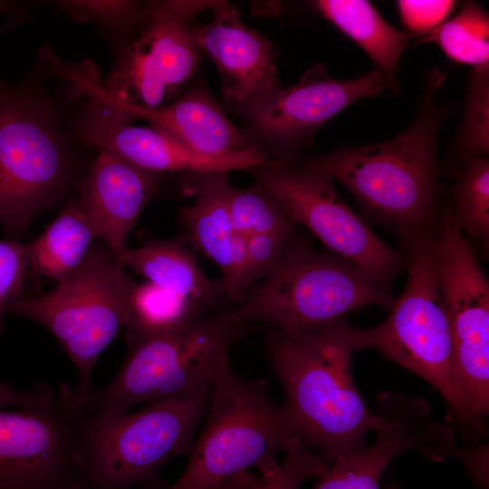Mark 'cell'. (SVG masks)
I'll use <instances>...</instances> for the list:
<instances>
[{"mask_svg":"<svg viewBox=\"0 0 489 489\" xmlns=\"http://www.w3.org/2000/svg\"><path fill=\"white\" fill-rule=\"evenodd\" d=\"M119 262L148 282L186 297L203 316L212 310L224 311L229 301L223 281L205 273L185 235L129 247Z\"/></svg>","mask_w":489,"mask_h":489,"instance_id":"obj_20","label":"cell"},{"mask_svg":"<svg viewBox=\"0 0 489 489\" xmlns=\"http://www.w3.org/2000/svg\"><path fill=\"white\" fill-rule=\"evenodd\" d=\"M125 267L103 244H93L82 264L50 292L24 296L6 312L31 319L60 342L77 369L76 390L91 392L94 365L121 329L129 324Z\"/></svg>","mask_w":489,"mask_h":489,"instance_id":"obj_8","label":"cell"},{"mask_svg":"<svg viewBox=\"0 0 489 489\" xmlns=\"http://www.w3.org/2000/svg\"><path fill=\"white\" fill-rule=\"evenodd\" d=\"M292 235L254 234L246 236L254 283L267 276L278 265Z\"/></svg>","mask_w":489,"mask_h":489,"instance_id":"obj_32","label":"cell"},{"mask_svg":"<svg viewBox=\"0 0 489 489\" xmlns=\"http://www.w3.org/2000/svg\"><path fill=\"white\" fill-rule=\"evenodd\" d=\"M30 270L26 244L14 239L0 241V331L7 308L25 296V277Z\"/></svg>","mask_w":489,"mask_h":489,"instance_id":"obj_30","label":"cell"},{"mask_svg":"<svg viewBox=\"0 0 489 489\" xmlns=\"http://www.w3.org/2000/svg\"><path fill=\"white\" fill-rule=\"evenodd\" d=\"M68 9L82 17H94L107 23L121 24L137 18H144L143 12L129 1H67L62 2Z\"/></svg>","mask_w":489,"mask_h":489,"instance_id":"obj_33","label":"cell"},{"mask_svg":"<svg viewBox=\"0 0 489 489\" xmlns=\"http://www.w3.org/2000/svg\"><path fill=\"white\" fill-rule=\"evenodd\" d=\"M206 399V395L186 396L107 417L82 409L77 438L85 488L164 489L160 469L190 454Z\"/></svg>","mask_w":489,"mask_h":489,"instance_id":"obj_5","label":"cell"},{"mask_svg":"<svg viewBox=\"0 0 489 489\" xmlns=\"http://www.w3.org/2000/svg\"><path fill=\"white\" fill-rule=\"evenodd\" d=\"M53 394L46 384H35L27 389H18L0 381V409L36 406L51 399Z\"/></svg>","mask_w":489,"mask_h":489,"instance_id":"obj_34","label":"cell"},{"mask_svg":"<svg viewBox=\"0 0 489 489\" xmlns=\"http://www.w3.org/2000/svg\"><path fill=\"white\" fill-rule=\"evenodd\" d=\"M235 312L286 337L315 331L368 305L391 308L396 298L350 262L313 250L292 235L278 265L250 288Z\"/></svg>","mask_w":489,"mask_h":489,"instance_id":"obj_6","label":"cell"},{"mask_svg":"<svg viewBox=\"0 0 489 489\" xmlns=\"http://www.w3.org/2000/svg\"><path fill=\"white\" fill-rule=\"evenodd\" d=\"M217 2L169 1L146 9L145 28L120 53L105 87L91 73L66 75L80 91L109 104L143 110L164 107L180 95L201 60L191 21Z\"/></svg>","mask_w":489,"mask_h":489,"instance_id":"obj_9","label":"cell"},{"mask_svg":"<svg viewBox=\"0 0 489 489\" xmlns=\"http://www.w3.org/2000/svg\"><path fill=\"white\" fill-rule=\"evenodd\" d=\"M90 99L82 120V139L148 171L157 174L162 171L228 173L252 171L271 162L257 150L220 156L199 153L154 128L131 125V120L113 107Z\"/></svg>","mask_w":489,"mask_h":489,"instance_id":"obj_16","label":"cell"},{"mask_svg":"<svg viewBox=\"0 0 489 489\" xmlns=\"http://www.w3.org/2000/svg\"><path fill=\"white\" fill-rule=\"evenodd\" d=\"M158 174L108 150H100L78 198L97 237L119 258L127 237L153 195Z\"/></svg>","mask_w":489,"mask_h":489,"instance_id":"obj_18","label":"cell"},{"mask_svg":"<svg viewBox=\"0 0 489 489\" xmlns=\"http://www.w3.org/2000/svg\"><path fill=\"white\" fill-rule=\"evenodd\" d=\"M258 183L334 254L350 262L388 291L407 257L376 235L320 171L272 160L252 170Z\"/></svg>","mask_w":489,"mask_h":489,"instance_id":"obj_12","label":"cell"},{"mask_svg":"<svg viewBox=\"0 0 489 489\" xmlns=\"http://www.w3.org/2000/svg\"><path fill=\"white\" fill-rule=\"evenodd\" d=\"M76 389L61 383L48 401L0 409V489H86L79 474Z\"/></svg>","mask_w":489,"mask_h":489,"instance_id":"obj_13","label":"cell"},{"mask_svg":"<svg viewBox=\"0 0 489 489\" xmlns=\"http://www.w3.org/2000/svg\"><path fill=\"white\" fill-rule=\"evenodd\" d=\"M391 88L377 70L349 81L331 77L322 63L309 68L299 82L238 112L249 124L259 151L274 160L290 163L309 146L319 129L351 103Z\"/></svg>","mask_w":489,"mask_h":489,"instance_id":"obj_14","label":"cell"},{"mask_svg":"<svg viewBox=\"0 0 489 489\" xmlns=\"http://www.w3.org/2000/svg\"><path fill=\"white\" fill-rule=\"evenodd\" d=\"M106 104L131 121L138 118L148 120L154 129L202 154L220 156L259 151L248 129L238 128L226 117L201 80L172 102L158 109Z\"/></svg>","mask_w":489,"mask_h":489,"instance_id":"obj_19","label":"cell"},{"mask_svg":"<svg viewBox=\"0 0 489 489\" xmlns=\"http://www.w3.org/2000/svg\"><path fill=\"white\" fill-rule=\"evenodd\" d=\"M226 201L234 229L254 234L291 235L296 224L283 205L261 184L237 188L230 184Z\"/></svg>","mask_w":489,"mask_h":489,"instance_id":"obj_26","label":"cell"},{"mask_svg":"<svg viewBox=\"0 0 489 489\" xmlns=\"http://www.w3.org/2000/svg\"><path fill=\"white\" fill-rule=\"evenodd\" d=\"M454 218L465 230L487 244L489 239V161L468 156L455 192Z\"/></svg>","mask_w":489,"mask_h":489,"instance_id":"obj_27","label":"cell"},{"mask_svg":"<svg viewBox=\"0 0 489 489\" xmlns=\"http://www.w3.org/2000/svg\"><path fill=\"white\" fill-rule=\"evenodd\" d=\"M436 43L453 62L473 65L489 64V17L475 2H465L459 12L421 37L416 44Z\"/></svg>","mask_w":489,"mask_h":489,"instance_id":"obj_25","label":"cell"},{"mask_svg":"<svg viewBox=\"0 0 489 489\" xmlns=\"http://www.w3.org/2000/svg\"><path fill=\"white\" fill-rule=\"evenodd\" d=\"M127 302L129 324L126 335L168 332L205 317L186 297L150 282H132Z\"/></svg>","mask_w":489,"mask_h":489,"instance_id":"obj_24","label":"cell"},{"mask_svg":"<svg viewBox=\"0 0 489 489\" xmlns=\"http://www.w3.org/2000/svg\"><path fill=\"white\" fill-rule=\"evenodd\" d=\"M316 10L346 36L354 41L370 57L390 87L400 57L412 38L388 24L369 1L319 0Z\"/></svg>","mask_w":489,"mask_h":489,"instance_id":"obj_21","label":"cell"},{"mask_svg":"<svg viewBox=\"0 0 489 489\" xmlns=\"http://www.w3.org/2000/svg\"><path fill=\"white\" fill-rule=\"evenodd\" d=\"M378 409L387 423L376 430L374 445L330 464L312 489H379L382 471L401 453L418 448L427 458L442 461L453 452L454 436L428 419L423 399L388 392L379 397Z\"/></svg>","mask_w":489,"mask_h":489,"instance_id":"obj_15","label":"cell"},{"mask_svg":"<svg viewBox=\"0 0 489 489\" xmlns=\"http://www.w3.org/2000/svg\"><path fill=\"white\" fill-rule=\"evenodd\" d=\"M351 328L344 317L295 338L272 328L265 339L302 445L321 449L329 465L365 450L368 432L387 423L367 408L354 383Z\"/></svg>","mask_w":489,"mask_h":489,"instance_id":"obj_1","label":"cell"},{"mask_svg":"<svg viewBox=\"0 0 489 489\" xmlns=\"http://www.w3.org/2000/svg\"><path fill=\"white\" fill-rule=\"evenodd\" d=\"M212 10L208 24L193 26V37L218 69L227 107L238 112L281 88L276 52L270 41L243 23L234 4L218 1Z\"/></svg>","mask_w":489,"mask_h":489,"instance_id":"obj_17","label":"cell"},{"mask_svg":"<svg viewBox=\"0 0 489 489\" xmlns=\"http://www.w3.org/2000/svg\"><path fill=\"white\" fill-rule=\"evenodd\" d=\"M53 122L21 91L0 98V224L21 235L56 198L69 173V157Z\"/></svg>","mask_w":489,"mask_h":489,"instance_id":"obj_11","label":"cell"},{"mask_svg":"<svg viewBox=\"0 0 489 489\" xmlns=\"http://www.w3.org/2000/svg\"><path fill=\"white\" fill-rule=\"evenodd\" d=\"M96 238L79 199H73L38 238L26 244L30 270L58 283L82 264Z\"/></svg>","mask_w":489,"mask_h":489,"instance_id":"obj_23","label":"cell"},{"mask_svg":"<svg viewBox=\"0 0 489 489\" xmlns=\"http://www.w3.org/2000/svg\"><path fill=\"white\" fill-rule=\"evenodd\" d=\"M456 3L451 0H399L398 14L406 31L413 37L425 36L446 21Z\"/></svg>","mask_w":489,"mask_h":489,"instance_id":"obj_31","label":"cell"},{"mask_svg":"<svg viewBox=\"0 0 489 489\" xmlns=\"http://www.w3.org/2000/svg\"><path fill=\"white\" fill-rule=\"evenodd\" d=\"M435 228V227H434ZM432 230L404 237L408 281L388 316L379 325L351 328L355 351L370 349L432 385L462 425L480 433L458 388L450 331L440 293Z\"/></svg>","mask_w":489,"mask_h":489,"instance_id":"obj_7","label":"cell"},{"mask_svg":"<svg viewBox=\"0 0 489 489\" xmlns=\"http://www.w3.org/2000/svg\"><path fill=\"white\" fill-rule=\"evenodd\" d=\"M191 191L195 201L185 207L181 221L193 247L217 264L225 280L230 271L235 229L226 201L228 173H194Z\"/></svg>","mask_w":489,"mask_h":489,"instance_id":"obj_22","label":"cell"},{"mask_svg":"<svg viewBox=\"0 0 489 489\" xmlns=\"http://www.w3.org/2000/svg\"><path fill=\"white\" fill-rule=\"evenodd\" d=\"M247 325L234 309L168 332L125 335L128 354L122 367L104 387L78 392L82 410L107 417L140 404L207 396L220 360Z\"/></svg>","mask_w":489,"mask_h":489,"instance_id":"obj_4","label":"cell"},{"mask_svg":"<svg viewBox=\"0 0 489 489\" xmlns=\"http://www.w3.org/2000/svg\"><path fill=\"white\" fill-rule=\"evenodd\" d=\"M458 142L467 156L489 151V64L474 68Z\"/></svg>","mask_w":489,"mask_h":489,"instance_id":"obj_29","label":"cell"},{"mask_svg":"<svg viewBox=\"0 0 489 489\" xmlns=\"http://www.w3.org/2000/svg\"><path fill=\"white\" fill-rule=\"evenodd\" d=\"M444 74L432 71L417 116L395 138L310 158L302 166L343 184L371 219L406 236L431 230L438 193L437 132L445 111L435 94Z\"/></svg>","mask_w":489,"mask_h":489,"instance_id":"obj_2","label":"cell"},{"mask_svg":"<svg viewBox=\"0 0 489 489\" xmlns=\"http://www.w3.org/2000/svg\"><path fill=\"white\" fill-rule=\"evenodd\" d=\"M206 406L185 471L164 489H216L250 468H273L278 453L302 444L291 408L272 400L264 379L238 376L229 354L217 366Z\"/></svg>","mask_w":489,"mask_h":489,"instance_id":"obj_3","label":"cell"},{"mask_svg":"<svg viewBox=\"0 0 489 489\" xmlns=\"http://www.w3.org/2000/svg\"><path fill=\"white\" fill-rule=\"evenodd\" d=\"M434 246L458 388L475 422L489 411V283L453 214L436 220Z\"/></svg>","mask_w":489,"mask_h":489,"instance_id":"obj_10","label":"cell"},{"mask_svg":"<svg viewBox=\"0 0 489 489\" xmlns=\"http://www.w3.org/2000/svg\"><path fill=\"white\" fill-rule=\"evenodd\" d=\"M2 93H3V92H2V91H0V98H1V96H2Z\"/></svg>","mask_w":489,"mask_h":489,"instance_id":"obj_36","label":"cell"},{"mask_svg":"<svg viewBox=\"0 0 489 489\" xmlns=\"http://www.w3.org/2000/svg\"><path fill=\"white\" fill-rule=\"evenodd\" d=\"M4 6V4L0 2V11L2 10V7Z\"/></svg>","mask_w":489,"mask_h":489,"instance_id":"obj_35","label":"cell"},{"mask_svg":"<svg viewBox=\"0 0 489 489\" xmlns=\"http://www.w3.org/2000/svg\"><path fill=\"white\" fill-rule=\"evenodd\" d=\"M286 453L284 460L273 468L258 474L243 472L216 489H300L305 481L319 477L329 466L323 457L302 444Z\"/></svg>","mask_w":489,"mask_h":489,"instance_id":"obj_28","label":"cell"}]
</instances>
